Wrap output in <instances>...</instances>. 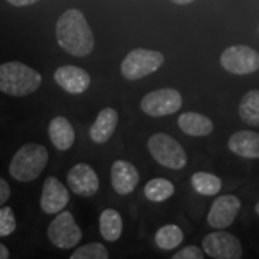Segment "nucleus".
I'll use <instances>...</instances> for the list:
<instances>
[{
  "mask_svg": "<svg viewBox=\"0 0 259 259\" xmlns=\"http://www.w3.org/2000/svg\"><path fill=\"white\" fill-rule=\"evenodd\" d=\"M66 182L69 189L81 197H93L100 189V179L97 171L87 163L75 164L69 170Z\"/></svg>",
  "mask_w": 259,
  "mask_h": 259,
  "instance_id": "9b49d317",
  "label": "nucleus"
},
{
  "mask_svg": "<svg viewBox=\"0 0 259 259\" xmlns=\"http://www.w3.org/2000/svg\"><path fill=\"white\" fill-rule=\"evenodd\" d=\"M100 232L102 238L108 242H115L122 233V219L115 209H105L100 216Z\"/></svg>",
  "mask_w": 259,
  "mask_h": 259,
  "instance_id": "6ab92c4d",
  "label": "nucleus"
},
{
  "mask_svg": "<svg viewBox=\"0 0 259 259\" xmlns=\"http://www.w3.org/2000/svg\"><path fill=\"white\" fill-rule=\"evenodd\" d=\"M140 182L139 170L130 161L117 160L111 167V183L114 190L121 196L133 193Z\"/></svg>",
  "mask_w": 259,
  "mask_h": 259,
  "instance_id": "4468645a",
  "label": "nucleus"
},
{
  "mask_svg": "<svg viewBox=\"0 0 259 259\" xmlns=\"http://www.w3.org/2000/svg\"><path fill=\"white\" fill-rule=\"evenodd\" d=\"M228 147L241 157L259 158V134L249 130L236 131L228 141Z\"/></svg>",
  "mask_w": 259,
  "mask_h": 259,
  "instance_id": "dca6fc26",
  "label": "nucleus"
},
{
  "mask_svg": "<svg viewBox=\"0 0 259 259\" xmlns=\"http://www.w3.org/2000/svg\"><path fill=\"white\" fill-rule=\"evenodd\" d=\"M56 40L69 55L83 58L93 54L95 48L94 33L83 13L78 9H68L56 22Z\"/></svg>",
  "mask_w": 259,
  "mask_h": 259,
  "instance_id": "f257e3e1",
  "label": "nucleus"
},
{
  "mask_svg": "<svg viewBox=\"0 0 259 259\" xmlns=\"http://www.w3.org/2000/svg\"><path fill=\"white\" fill-rule=\"evenodd\" d=\"M36 2H39V0H8V3H10L12 6H16V8L30 6V5H33Z\"/></svg>",
  "mask_w": 259,
  "mask_h": 259,
  "instance_id": "cd10ccee",
  "label": "nucleus"
},
{
  "mask_svg": "<svg viewBox=\"0 0 259 259\" xmlns=\"http://www.w3.org/2000/svg\"><path fill=\"white\" fill-rule=\"evenodd\" d=\"M9 197H10L9 183H8L3 177H0V207L9 200Z\"/></svg>",
  "mask_w": 259,
  "mask_h": 259,
  "instance_id": "bb28decb",
  "label": "nucleus"
},
{
  "mask_svg": "<svg viewBox=\"0 0 259 259\" xmlns=\"http://www.w3.org/2000/svg\"><path fill=\"white\" fill-rule=\"evenodd\" d=\"M171 258L173 259H203L204 253L202 252L200 248L190 245V246H186V248H183V249L179 250V252L175 253Z\"/></svg>",
  "mask_w": 259,
  "mask_h": 259,
  "instance_id": "a878e982",
  "label": "nucleus"
},
{
  "mask_svg": "<svg viewBox=\"0 0 259 259\" xmlns=\"http://www.w3.org/2000/svg\"><path fill=\"white\" fill-rule=\"evenodd\" d=\"M48 238L59 249H71L82 239V231L75 223L72 213L61 210L48 226Z\"/></svg>",
  "mask_w": 259,
  "mask_h": 259,
  "instance_id": "423d86ee",
  "label": "nucleus"
},
{
  "mask_svg": "<svg viewBox=\"0 0 259 259\" xmlns=\"http://www.w3.org/2000/svg\"><path fill=\"white\" fill-rule=\"evenodd\" d=\"M154 242L160 249L171 250L183 242V231L176 225L161 226L154 236Z\"/></svg>",
  "mask_w": 259,
  "mask_h": 259,
  "instance_id": "4be33fe9",
  "label": "nucleus"
},
{
  "mask_svg": "<svg viewBox=\"0 0 259 259\" xmlns=\"http://www.w3.org/2000/svg\"><path fill=\"white\" fill-rule=\"evenodd\" d=\"M183 105V98L177 90L161 88L143 97L140 107L150 117H166L177 112Z\"/></svg>",
  "mask_w": 259,
  "mask_h": 259,
  "instance_id": "0eeeda50",
  "label": "nucleus"
},
{
  "mask_svg": "<svg viewBox=\"0 0 259 259\" xmlns=\"http://www.w3.org/2000/svg\"><path fill=\"white\" fill-rule=\"evenodd\" d=\"M177 125L190 137H204L213 131L212 120L199 112H183L179 115Z\"/></svg>",
  "mask_w": 259,
  "mask_h": 259,
  "instance_id": "a211bd4d",
  "label": "nucleus"
},
{
  "mask_svg": "<svg viewBox=\"0 0 259 259\" xmlns=\"http://www.w3.org/2000/svg\"><path fill=\"white\" fill-rule=\"evenodd\" d=\"M16 229V218L12 207H0V238L9 236Z\"/></svg>",
  "mask_w": 259,
  "mask_h": 259,
  "instance_id": "393cba45",
  "label": "nucleus"
},
{
  "mask_svg": "<svg viewBox=\"0 0 259 259\" xmlns=\"http://www.w3.org/2000/svg\"><path fill=\"white\" fill-rule=\"evenodd\" d=\"M68 203H69V193L64 183L55 176L48 177L44 182L40 209L48 214H56L64 210Z\"/></svg>",
  "mask_w": 259,
  "mask_h": 259,
  "instance_id": "f8f14e48",
  "label": "nucleus"
},
{
  "mask_svg": "<svg viewBox=\"0 0 259 259\" xmlns=\"http://www.w3.org/2000/svg\"><path fill=\"white\" fill-rule=\"evenodd\" d=\"M49 161V153L47 147L28 143L19 148L12 158L9 166L10 176L15 180L28 183L40 176Z\"/></svg>",
  "mask_w": 259,
  "mask_h": 259,
  "instance_id": "7ed1b4c3",
  "label": "nucleus"
},
{
  "mask_svg": "<svg viewBox=\"0 0 259 259\" xmlns=\"http://www.w3.org/2000/svg\"><path fill=\"white\" fill-rule=\"evenodd\" d=\"M175 193V186L167 179H153L144 187V196L151 202H164Z\"/></svg>",
  "mask_w": 259,
  "mask_h": 259,
  "instance_id": "5701e85b",
  "label": "nucleus"
},
{
  "mask_svg": "<svg viewBox=\"0 0 259 259\" xmlns=\"http://www.w3.org/2000/svg\"><path fill=\"white\" fill-rule=\"evenodd\" d=\"M258 32H259V28H258Z\"/></svg>",
  "mask_w": 259,
  "mask_h": 259,
  "instance_id": "2f4dec72",
  "label": "nucleus"
},
{
  "mask_svg": "<svg viewBox=\"0 0 259 259\" xmlns=\"http://www.w3.org/2000/svg\"><path fill=\"white\" fill-rule=\"evenodd\" d=\"M42 83V76L36 69L22 62H6L0 65V91L12 97H25L35 93Z\"/></svg>",
  "mask_w": 259,
  "mask_h": 259,
  "instance_id": "f03ea898",
  "label": "nucleus"
},
{
  "mask_svg": "<svg viewBox=\"0 0 259 259\" xmlns=\"http://www.w3.org/2000/svg\"><path fill=\"white\" fill-rule=\"evenodd\" d=\"M173 3H176V5H189V3H192L194 0H171Z\"/></svg>",
  "mask_w": 259,
  "mask_h": 259,
  "instance_id": "c756f323",
  "label": "nucleus"
},
{
  "mask_svg": "<svg viewBox=\"0 0 259 259\" xmlns=\"http://www.w3.org/2000/svg\"><path fill=\"white\" fill-rule=\"evenodd\" d=\"M49 139L52 144L61 151H66L72 147L75 141V131L72 124L62 115H58L49 124Z\"/></svg>",
  "mask_w": 259,
  "mask_h": 259,
  "instance_id": "f3484780",
  "label": "nucleus"
},
{
  "mask_svg": "<svg viewBox=\"0 0 259 259\" xmlns=\"http://www.w3.org/2000/svg\"><path fill=\"white\" fill-rule=\"evenodd\" d=\"M221 65L231 74H252L259 69V54L246 45H233L223 51Z\"/></svg>",
  "mask_w": 259,
  "mask_h": 259,
  "instance_id": "6e6552de",
  "label": "nucleus"
},
{
  "mask_svg": "<svg viewBox=\"0 0 259 259\" xmlns=\"http://www.w3.org/2000/svg\"><path fill=\"white\" fill-rule=\"evenodd\" d=\"M204 253L214 259H241L243 255L239 239L229 232H212L202 241Z\"/></svg>",
  "mask_w": 259,
  "mask_h": 259,
  "instance_id": "1a4fd4ad",
  "label": "nucleus"
},
{
  "mask_svg": "<svg viewBox=\"0 0 259 259\" xmlns=\"http://www.w3.org/2000/svg\"><path fill=\"white\" fill-rule=\"evenodd\" d=\"M239 117L245 124L259 127V90L248 91L242 97L239 102Z\"/></svg>",
  "mask_w": 259,
  "mask_h": 259,
  "instance_id": "aec40b11",
  "label": "nucleus"
},
{
  "mask_svg": "<svg viewBox=\"0 0 259 259\" xmlns=\"http://www.w3.org/2000/svg\"><path fill=\"white\" fill-rule=\"evenodd\" d=\"M9 256V249L3 243H0V259H8Z\"/></svg>",
  "mask_w": 259,
  "mask_h": 259,
  "instance_id": "c85d7f7f",
  "label": "nucleus"
},
{
  "mask_svg": "<svg viewBox=\"0 0 259 259\" xmlns=\"http://www.w3.org/2000/svg\"><path fill=\"white\" fill-rule=\"evenodd\" d=\"M108 256H110V253L102 243L93 242V243H88V245L78 248L71 255V259H107Z\"/></svg>",
  "mask_w": 259,
  "mask_h": 259,
  "instance_id": "b1692460",
  "label": "nucleus"
},
{
  "mask_svg": "<svg viewBox=\"0 0 259 259\" xmlns=\"http://www.w3.org/2000/svg\"><path fill=\"white\" fill-rule=\"evenodd\" d=\"M241 210V200L235 194H223L213 200L207 213V223L213 229H226L235 222Z\"/></svg>",
  "mask_w": 259,
  "mask_h": 259,
  "instance_id": "9d476101",
  "label": "nucleus"
},
{
  "mask_svg": "<svg viewBox=\"0 0 259 259\" xmlns=\"http://www.w3.org/2000/svg\"><path fill=\"white\" fill-rule=\"evenodd\" d=\"M192 186L202 196H214L222 189V180L212 173L197 171L192 176Z\"/></svg>",
  "mask_w": 259,
  "mask_h": 259,
  "instance_id": "412c9836",
  "label": "nucleus"
},
{
  "mask_svg": "<svg viewBox=\"0 0 259 259\" xmlns=\"http://www.w3.org/2000/svg\"><path fill=\"white\" fill-rule=\"evenodd\" d=\"M164 64V55L158 51L144 48L133 49L121 62V75L128 81H139L156 72Z\"/></svg>",
  "mask_w": 259,
  "mask_h": 259,
  "instance_id": "39448f33",
  "label": "nucleus"
},
{
  "mask_svg": "<svg viewBox=\"0 0 259 259\" xmlns=\"http://www.w3.org/2000/svg\"><path fill=\"white\" fill-rule=\"evenodd\" d=\"M255 212H256L259 214V202H258V203H256V206H255Z\"/></svg>",
  "mask_w": 259,
  "mask_h": 259,
  "instance_id": "7c9ffc66",
  "label": "nucleus"
},
{
  "mask_svg": "<svg viewBox=\"0 0 259 259\" xmlns=\"http://www.w3.org/2000/svg\"><path fill=\"white\" fill-rule=\"evenodd\" d=\"M151 157L160 166L170 170H182L187 164V154L180 143L166 133H156L147 141Z\"/></svg>",
  "mask_w": 259,
  "mask_h": 259,
  "instance_id": "20e7f679",
  "label": "nucleus"
},
{
  "mask_svg": "<svg viewBox=\"0 0 259 259\" xmlns=\"http://www.w3.org/2000/svg\"><path fill=\"white\" fill-rule=\"evenodd\" d=\"M118 125V112L108 107L98 112L97 118L90 128V137L94 143L104 144L111 139Z\"/></svg>",
  "mask_w": 259,
  "mask_h": 259,
  "instance_id": "2eb2a0df",
  "label": "nucleus"
},
{
  "mask_svg": "<svg viewBox=\"0 0 259 259\" xmlns=\"http://www.w3.org/2000/svg\"><path fill=\"white\" fill-rule=\"evenodd\" d=\"M56 83L69 94H82L85 93L91 85V76L90 74L75 65H65L59 66L54 74Z\"/></svg>",
  "mask_w": 259,
  "mask_h": 259,
  "instance_id": "ddd939ff",
  "label": "nucleus"
}]
</instances>
